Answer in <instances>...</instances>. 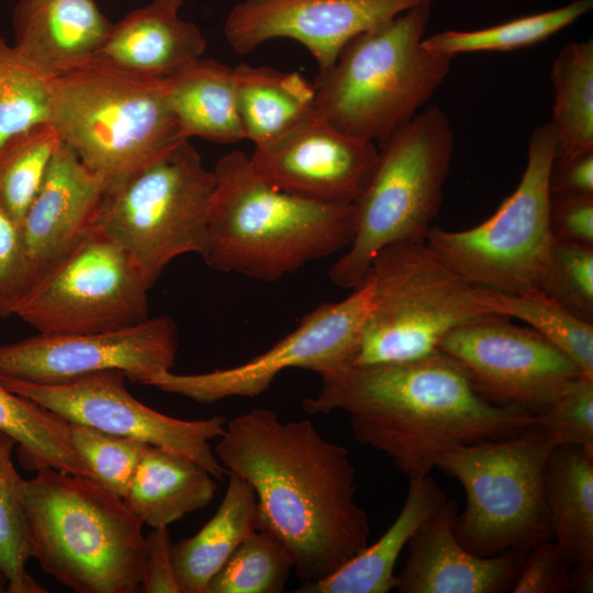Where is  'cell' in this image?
<instances>
[{
	"label": "cell",
	"instance_id": "cell-15",
	"mask_svg": "<svg viewBox=\"0 0 593 593\" xmlns=\"http://www.w3.org/2000/svg\"><path fill=\"white\" fill-rule=\"evenodd\" d=\"M438 350L455 359L489 402L539 413L571 379L577 365L533 328L488 314L448 332Z\"/></svg>",
	"mask_w": 593,
	"mask_h": 593
},
{
	"label": "cell",
	"instance_id": "cell-3",
	"mask_svg": "<svg viewBox=\"0 0 593 593\" xmlns=\"http://www.w3.org/2000/svg\"><path fill=\"white\" fill-rule=\"evenodd\" d=\"M205 248L212 269L275 281L347 248L351 205L325 204L284 192L260 178L234 149L214 165Z\"/></svg>",
	"mask_w": 593,
	"mask_h": 593
},
{
	"label": "cell",
	"instance_id": "cell-25",
	"mask_svg": "<svg viewBox=\"0 0 593 593\" xmlns=\"http://www.w3.org/2000/svg\"><path fill=\"white\" fill-rule=\"evenodd\" d=\"M544 486L552 540L568 566L593 564V452L577 445L556 446Z\"/></svg>",
	"mask_w": 593,
	"mask_h": 593
},
{
	"label": "cell",
	"instance_id": "cell-32",
	"mask_svg": "<svg viewBox=\"0 0 593 593\" xmlns=\"http://www.w3.org/2000/svg\"><path fill=\"white\" fill-rule=\"evenodd\" d=\"M593 0H575L567 5L517 18L473 31H443L423 38L429 52L455 57L473 52H510L546 41L589 12Z\"/></svg>",
	"mask_w": 593,
	"mask_h": 593
},
{
	"label": "cell",
	"instance_id": "cell-40",
	"mask_svg": "<svg viewBox=\"0 0 593 593\" xmlns=\"http://www.w3.org/2000/svg\"><path fill=\"white\" fill-rule=\"evenodd\" d=\"M37 279L21 227L0 202V317L14 314Z\"/></svg>",
	"mask_w": 593,
	"mask_h": 593
},
{
	"label": "cell",
	"instance_id": "cell-21",
	"mask_svg": "<svg viewBox=\"0 0 593 593\" xmlns=\"http://www.w3.org/2000/svg\"><path fill=\"white\" fill-rule=\"evenodd\" d=\"M11 22L14 49L49 79L96 63L113 25L96 0H19Z\"/></svg>",
	"mask_w": 593,
	"mask_h": 593
},
{
	"label": "cell",
	"instance_id": "cell-1",
	"mask_svg": "<svg viewBox=\"0 0 593 593\" xmlns=\"http://www.w3.org/2000/svg\"><path fill=\"white\" fill-rule=\"evenodd\" d=\"M217 439L221 465L256 494L258 529L287 547L302 584L331 575L369 545L348 450L311 419L283 422L254 409L227 421Z\"/></svg>",
	"mask_w": 593,
	"mask_h": 593
},
{
	"label": "cell",
	"instance_id": "cell-8",
	"mask_svg": "<svg viewBox=\"0 0 593 593\" xmlns=\"http://www.w3.org/2000/svg\"><path fill=\"white\" fill-rule=\"evenodd\" d=\"M365 278L371 305L351 366L425 358L452 328L491 314L481 303V287L454 271L425 240L384 247Z\"/></svg>",
	"mask_w": 593,
	"mask_h": 593
},
{
	"label": "cell",
	"instance_id": "cell-38",
	"mask_svg": "<svg viewBox=\"0 0 593 593\" xmlns=\"http://www.w3.org/2000/svg\"><path fill=\"white\" fill-rule=\"evenodd\" d=\"M540 290L575 316L593 323V246L555 238Z\"/></svg>",
	"mask_w": 593,
	"mask_h": 593
},
{
	"label": "cell",
	"instance_id": "cell-2",
	"mask_svg": "<svg viewBox=\"0 0 593 593\" xmlns=\"http://www.w3.org/2000/svg\"><path fill=\"white\" fill-rule=\"evenodd\" d=\"M321 388L303 401L310 414L343 411L355 439L387 455L409 478L427 475L447 450L515 436L536 413L496 405L440 350L414 361L321 371Z\"/></svg>",
	"mask_w": 593,
	"mask_h": 593
},
{
	"label": "cell",
	"instance_id": "cell-13",
	"mask_svg": "<svg viewBox=\"0 0 593 593\" xmlns=\"http://www.w3.org/2000/svg\"><path fill=\"white\" fill-rule=\"evenodd\" d=\"M371 291L365 278L346 299L318 305L290 334L242 365L194 374L167 370L146 385L212 404L232 396H257L290 368L318 373L351 366L370 310Z\"/></svg>",
	"mask_w": 593,
	"mask_h": 593
},
{
	"label": "cell",
	"instance_id": "cell-23",
	"mask_svg": "<svg viewBox=\"0 0 593 593\" xmlns=\"http://www.w3.org/2000/svg\"><path fill=\"white\" fill-rule=\"evenodd\" d=\"M405 502L390 527L372 545L331 575L302 584L298 593H388L395 586V563L419 526L447 500L430 474L409 478Z\"/></svg>",
	"mask_w": 593,
	"mask_h": 593
},
{
	"label": "cell",
	"instance_id": "cell-41",
	"mask_svg": "<svg viewBox=\"0 0 593 593\" xmlns=\"http://www.w3.org/2000/svg\"><path fill=\"white\" fill-rule=\"evenodd\" d=\"M510 592H570V567L552 540L544 541L528 551Z\"/></svg>",
	"mask_w": 593,
	"mask_h": 593
},
{
	"label": "cell",
	"instance_id": "cell-20",
	"mask_svg": "<svg viewBox=\"0 0 593 593\" xmlns=\"http://www.w3.org/2000/svg\"><path fill=\"white\" fill-rule=\"evenodd\" d=\"M107 189L104 180L60 143L20 226L38 278L94 227Z\"/></svg>",
	"mask_w": 593,
	"mask_h": 593
},
{
	"label": "cell",
	"instance_id": "cell-6",
	"mask_svg": "<svg viewBox=\"0 0 593 593\" xmlns=\"http://www.w3.org/2000/svg\"><path fill=\"white\" fill-rule=\"evenodd\" d=\"M166 79L96 61L52 80L49 123L109 188L187 141Z\"/></svg>",
	"mask_w": 593,
	"mask_h": 593
},
{
	"label": "cell",
	"instance_id": "cell-17",
	"mask_svg": "<svg viewBox=\"0 0 593 593\" xmlns=\"http://www.w3.org/2000/svg\"><path fill=\"white\" fill-rule=\"evenodd\" d=\"M434 0H242L224 22V35L238 53L286 37L301 43L328 70L357 35Z\"/></svg>",
	"mask_w": 593,
	"mask_h": 593
},
{
	"label": "cell",
	"instance_id": "cell-29",
	"mask_svg": "<svg viewBox=\"0 0 593 593\" xmlns=\"http://www.w3.org/2000/svg\"><path fill=\"white\" fill-rule=\"evenodd\" d=\"M556 157L571 158L593 150V41L561 47L551 71Z\"/></svg>",
	"mask_w": 593,
	"mask_h": 593
},
{
	"label": "cell",
	"instance_id": "cell-14",
	"mask_svg": "<svg viewBox=\"0 0 593 593\" xmlns=\"http://www.w3.org/2000/svg\"><path fill=\"white\" fill-rule=\"evenodd\" d=\"M125 373L103 370L59 383H35L0 376L10 391L55 412L69 423L91 426L108 433L127 436L157 446L204 469L214 478L228 474L210 441L225 430L227 419L176 418L136 400L125 388Z\"/></svg>",
	"mask_w": 593,
	"mask_h": 593
},
{
	"label": "cell",
	"instance_id": "cell-28",
	"mask_svg": "<svg viewBox=\"0 0 593 593\" xmlns=\"http://www.w3.org/2000/svg\"><path fill=\"white\" fill-rule=\"evenodd\" d=\"M244 139L264 145L315 113V87L296 71L239 64L234 67Z\"/></svg>",
	"mask_w": 593,
	"mask_h": 593
},
{
	"label": "cell",
	"instance_id": "cell-35",
	"mask_svg": "<svg viewBox=\"0 0 593 593\" xmlns=\"http://www.w3.org/2000/svg\"><path fill=\"white\" fill-rule=\"evenodd\" d=\"M292 570L287 547L270 532L256 529L238 545L204 593H281Z\"/></svg>",
	"mask_w": 593,
	"mask_h": 593
},
{
	"label": "cell",
	"instance_id": "cell-18",
	"mask_svg": "<svg viewBox=\"0 0 593 593\" xmlns=\"http://www.w3.org/2000/svg\"><path fill=\"white\" fill-rule=\"evenodd\" d=\"M373 142L351 136L316 113L248 156L271 186L320 203L351 205L378 159Z\"/></svg>",
	"mask_w": 593,
	"mask_h": 593
},
{
	"label": "cell",
	"instance_id": "cell-31",
	"mask_svg": "<svg viewBox=\"0 0 593 593\" xmlns=\"http://www.w3.org/2000/svg\"><path fill=\"white\" fill-rule=\"evenodd\" d=\"M480 300L491 314L530 325L569 357L582 374L593 378L592 323L575 316L540 289L508 294L481 287Z\"/></svg>",
	"mask_w": 593,
	"mask_h": 593
},
{
	"label": "cell",
	"instance_id": "cell-19",
	"mask_svg": "<svg viewBox=\"0 0 593 593\" xmlns=\"http://www.w3.org/2000/svg\"><path fill=\"white\" fill-rule=\"evenodd\" d=\"M456 500L428 517L407 544L404 567L395 575L399 593H501L511 591L528 551L490 557L468 551L457 539Z\"/></svg>",
	"mask_w": 593,
	"mask_h": 593
},
{
	"label": "cell",
	"instance_id": "cell-5",
	"mask_svg": "<svg viewBox=\"0 0 593 593\" xmlns=\"http://www.w3.org/2000/svg\"><path fill=\"white\" fill-rule=\"evenodd\" d=\"M432 3L354 37L314 82L315 113L338 130L383 143L412 120L450 70L452 57L423 45Z\"/></svg>",
	"mask_w": 593,
	"mask_h": 593
},
{
	"label": "cell",
	"instance_id": "cell-34",
	"mask_svg": "<svg viewBox=\"0 0 593 593\" xmlns=\"http://www.w3.org/2000/svg\"><path fill=\"white\" fill-rule=\"evenodd\" d=\"M16 441L0 430V571L10 593H45L26 570L32 557L30 530L20 499L22 478L18 473L12 451Z\"/></svg>",
	"mask_w": 593,
	"mask_h": 593
},
{
	"label": "cell",
	"instance_id": "cell-4",
	"mask_svg": "<svg viewBox=\"0 0 593 593\" xmlns=\"http://www.w3.org/2000/svg\"><path fill=\"white\" fill-rule=\"evenodd\" d=\"M32 557L77 593H133L141 588L146 536L125 501L93 480L45 467L22 479Z\"/></svg>",
	"mask_w": 593,
	"mask_h": 593
},
{
	"label": "cell",
	"instance_id": "cell-26",
	"mask_svg": "<svg viewBox=\"0 0 593 593\" xmlns=\"http://www.w3.org/2000/svg\"><path fill=\"white\" fill-rule=\"evenodd\" d=\"M256 529V494L247 481L230 472L215 514L195 535L172 545V564L180 592L204 593L238 545Z\"/></svg>",
	"mask_w": 593,
	"mask_h": 593
},
{
	"label": "cell",
	"instance_id": "cell-30",
	"mask_svg": "<svg viewBox=\"0 0 593 593\" xmlns=\"http://www.w3.org/2000/svg\"><path fill=\"white\" fill-rule=\"evenodd\" d=\"M0 430L16 441L27 469L52 467L89 478L74 452L69 422L35 401L10 391L1 381Z\"/></svg>",
	"mask_w": 593,
	"mask_h": 593
},
{
	"label": "cell",
	"instance_id": "cell-9",
	"mask_svg": "<svg viewBox=\"0 0 593 593\" xmlns=\"http://www.w3.org/2000/svg\"><path fill=\"white\" fill-rule=\"evenodd\" d=\"M555 447L539 422L508 438L456 446L438 458L436 468L465 491L455 534L468 551L490 557L552 540L544 482Z\"/></svg>",
	"mask_w": 593,
	"mask_h": 593
},
{
	"label": "cell",
	"instance_id": "cell-44",
	"mask_svg": "<svg viewBox=\"0 0 593 593\" xmlns=\"http://www.w3.org/2000/svg\"><path fill=\"white\" fill-rule=\"evenodd\" d=\"M549 188L551 193L593 194V150L553 159Z\"/></svg>",
	"mask_w": 593,
	"mask_h": 593
},
{
	"label": "cell",
	"instance_id": "cell-46",
	"mask_svg": "<svg viewBox=\"0 0 593 593\" xmlns=\"http://www.w3.org/2000/svg\"><path fill=\"white\" fill-rule=\"evenodd\" d=\"M153 1H156L160 4H164L168 8L179 11L186 0H153Z\"/></svg>",
	"mask_w": 593,
	"mask_h": 593
},
{
	"label": "cell",
	"instance_id": "cell-36",
	"mask_svg": "<svg viewBox=\"0 0 593 593\" xmlns=\"http://www.w3.org/2000/svg\"><path fill=\"white\" fill-rule=\"evenodd\" d=\"M52 80L0 36V147L51 118Z\"/></svg>",
	"mask_w": 593,
	"mask_h": 593
},
{
	"label": "cell",
	"instance_id": "cell-10",
	"mask_svg": "<svg viewBox=\"0 0 593 593\" xmlns=\"http://www.w3.org/2000/svg\"><path fill=\"white\" fill-rule=\"evenodd\" d=\"M556 133L546 123L530 134L521 181L481 224L463 231L430 227L425 242L454 271L477 287L516 294L541 289L551 261V166Z\"/></svg>",
	"mask_w": 593,
	"mask_h": 593
},
{
	"label": "cell",
	"instance_id": "cell-7",
	"mask_svg": "<svg viewBox=\"0 0 593 593\" xmlns=\"http://www.w3.org/2000/svg\"><path fill=\"white\" fill-rule=\"evenodd\" d=\"M452 150L450 121L435 105L419 111L380 144L371 177L353 203V238L329 269L336 286L358 287L384 247L425 240L441 204Z\"/></svg>",
	"mask_w": 593,
	"mask_h": 593
},
{
	"label": "cell",
	"instance_id": "cell-33",
	"mask_svg": "<svg viewBox=\"0 0 593 593\" xmlns=\"http://www.w3.org/2000/svg\"><path fill=\"white\" fill-rule=\"evenodd\" d=\"M60 143L52 124L44 123L0 147V202L19 226Z\"/></svg>",
	"mask_w": 593,
	"mask_h": 593
},
{
	"label": "cell",
	"instance_id": "cell-11",
	"mask_svg": "<svg viewBox=\"0 0 593 593\" xmlns=\"http://www.w3.org/2000/svg\"><path fill=\"white\" fill-rule=\"evenodd\" d=\"M189 139L107 189L94 227L130 255L153 287L176 257L202 255L214 191Z\"/></svg>",
	"mask_w": 593,
	"mask_h": 593
},
{
	"label": "cell",
	"instance_id": "cell-37",
	"mask_svg": "<svg viewBox=\"0 0 593 593\" xmlns=\"http://www.w3.org/2000/svg\"><path fill=\"white\" fill-rule=\"evenodd\" d=\"M69 435L74 452L89 479L124 500L149 444L78 423H69Z\"/></svg>",
	"mask_w": 593,
	"mask_h": 593
},
{
	"label": "cell",
	"instance_id": "cell-22",
	"mask_svg": "<svg viewBox=\"0 0 593 593\" xmlns=\"http://www.w3.org/2000/svg\"><path fill=\"white\" fill-rule=\"evenodd\" d=\"M179 11L156 1L113 23L97 61L127 72L170 78L202 58L206 40Z\"/></svg>",
	"mask_w": 593,
	"mask_h": 593
},
{
	"label": "cell",
	"instance_id": "cell-12",
	"mask_svg": "<svg viewBox=\"0 0 593 593\" xmlns=\"http://www.w3.org/2000/svg\"><path fill=\"white\" fill-rule=\"evenodd\" d=\"M150 288L125 249L93 227L37 279L13 315L41 334L116 329L148 318Z\"/></svg>",
	"mask_w": 593,
	"mask_h": 593
},
{
	"label": "cell",
	"instance_id": "cell-39",
	"mask_svg": "<svg viewBox=\"0 0 593 593\" xmlns=\"http://www.w3.org/2000/svg\"><path fill=\"white\" fill-rule=\"evenodd\" d=\"M537 415L555 446L577 445L593 452V378L571 379Z\"/></svg>",
	"mask_w": 593,
	"mask_h": 593
},
{
	"label": "cell",
	"instance_id": "cell-47",
	"mask_svg": "<svg viewBox=\"0 0 593 593\" xmlns=\"http://www.w3.org/2000/svg\"><path fill=\"white\" fill-rule=\"evenodd\" d=\"M7 592V581L0 571V592Z\"/></svg>",
	"mask_w": 593,
	"mask_h": 593
},
{
	"label": "cell",
	"instance_id": "cell-43",
	"mask_svg": "<svg viewBox=\"0 0 593 593\" xmlns=\"http://www.w3.org/2000/svg\"><path fill=\"white\" fill-rule=\"evenodd\" d=\"M172 545L167 527L153 528L146 536L143 592L181 593L172 564Z\"/></svg>",
	"mask_w": 593,
	"mask_h": 593
},
{
	"label": "cell",
	"instance_id": "cell-42",
	"mask_svg": "<svg viewBox=\"0 0 593 593\" xmlns=\"http://www.w3.org/2000/svg\"><path fill=\"white\" fill-rule=\"evenodd\" d=\"M550 225L556 239L593 246V194L550 192Z\"/></svg>",
	"mask_w": 593,
	"mask_h": 593
},
{
	"label": "cell",
	"instance_id": "cell-45",
	"mask_svg": "<svg viewBox=\"0 0 593 593\" xmlns=\"http://www.w3.org/2000/svg\"><path fill=\"white\" fill-rule=\"evenodd\" d=\"M593 588V564L570 568V592L591 593Z\"/></svg>",
	"mask_w": 593,
	"mask_h": 593
},
{
	"label": "cell",
	"instance_id": "cell-16",
	"mask_svg": "<svg viewBox=\"0 0 593 593\" xmlns=\"http://www.w3.org/2000/svg\"><path fill=\"white\" fill-rule=\"evenodd\" d=\"M179 346L175 321L160 315L122 328L41 334L0 346V376L59 383L103 370H121L145 384L171 370Z\"/></svg>",
	"mask_w": 593,
	"mask_h": 593
},
{
	"label": "cell",
	"instance_id": "cell-24",
	"mask_svg": "<svg viewBox=\"0 0 593 593\" xmlns=\"http://www.w3.org/2000/svg\"><path fill=\"white\" fill-rule=\"evenodd\" d=\"M215 491L213 475L206 469L178 454L149 445L124 501L143 524L158 528L208 506Z\"/></svg>",
	"mask_w": 593,
	"mask_h": 593
},
{
	"label": "cell",
	"instance_id": "cell-27",
	"mask_svg": "<svg viewBox=\"0 0 593 593\" xmlns=\"http://www.w3.org/2000/svg\"><path fill=\"white\" fill-rule=\"evenodd\" d=\"M166 93L182 138L219 144L244 139L234 67L201 58L167 78Z\"/></svg>",
	"mask_w": 593,
	"mask_h": 593
}]
</instances>
